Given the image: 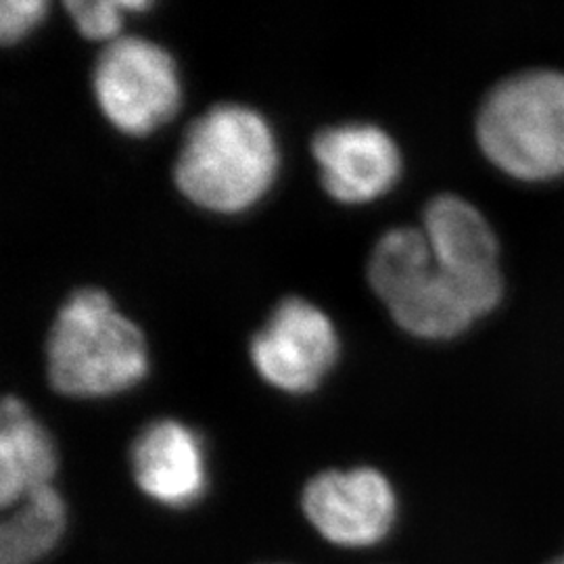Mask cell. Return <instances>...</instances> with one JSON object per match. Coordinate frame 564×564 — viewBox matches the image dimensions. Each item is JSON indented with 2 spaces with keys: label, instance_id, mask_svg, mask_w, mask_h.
<instances>
[{
  "label": "cell",
  "instance_id": "obj_1",
  "mask_svg": "<svg viewBox=\"0 0 564 564\" xmlns=\"http://www.w3.org/2000/svg\"><path fill=\"white\" fill-rule=\"evenodd\" d=\"M368 282L405 333L445 341L494 312L505 282H473L442 268L423 228L400 226L381 235L368 260Z\"/></svg>",
  "mask_w": 564,
  "mask_h": 564
},
{
  "label": "cell",
  "instance_id": "obj_2",
  "mask_svg": "<svg viewBox=\"0 0 564 564\" xmlns=\"http://www.w3.org/2000/svg\"><path fill=\"white\" fill-rule=\"evenodd\" d=\"M279 172V147L256 109L220 102L191 121L174 163L182 195L216 214H239L262 199Z\"/></svg>",
  "mask_w": 564,
  "mask_h": 564
},
{
  "label": "cell",
  "instance_id": "obj_3",
  "mask_svg": "<svg viewBox=\"0 0 564 564\" xmlns=\"http://www.w3.org/2000/svg\"><path fill=\"white\" fill-rule=\"evenodd\" d=\"M149 370L141 328L101 289L74 291L46 339L48 383L67 398H109L141 383Z\"/></svg>",
  "mask_w": 564,
  "mask_h": 564
},
{
  "label": "cell",
  "instance_id": "obj_4",
  "mask_svg": "<svg viewBox=\"0 0 564 564\" xmlns=\"http://www.w3.org/2000/svg\"><path fill=\"white\" fill-rule=\"evenodd\" d=\"M485 158L510 178L564 176V72L529 69L500 82L477 116Z\"/></svg>",
  "mask_w": 564,
  "mask_h": 564
},
{
  "label": "cell",
  "instance_id": "obj_5",
  "mask_svg": "<svg viewBox=\"0 0 564 564\" xmlns=\"http://www.w3.org/2000/svg\"><path fill=\"white\" fill-rule=\"evenodd\" d=\"M93 90L107 120L142 137L172 120L181 107V80L172 55L141 36L107 42L93 69Z\"/></svg>",
  "mask_w": 564,
  "mask_h": 564
},
{
  "label": "cell",
  "instance_id": "obj_6",
  "mask_svg": "<svg viewBox=\"0 0 564 564\" xmlns=\"http://www.w3.org/2000/svg\"><path fill=\"white\" fill-rule=\"evenodd\" d=\"M302 512L314 533L341 550L383 544L400 519V498L375 466L328 468L303 485Z\"/></svg>",
  "mask_w": 564,
  "mask_h": 564
},
{
  "label": "cell",
  "instance_id": "obj_7",
  "mask_svg": "<svg viewBox=\"0 0 564 564\" xmlns=\"http://www.w3.org/2000/svg\"><path fill=\"white\" fill-rule=\"evenodd\" d=\"M249 356L265 383L302 395L323 383L337 362L339 337L318 305L284 297L253 335Z\"/></svg>",
  "mask_w": 564,
  "mask_h": 564
},
{
  "label": "cell",
  "instance_id": "obj_8",
  "mask_svg": "<svg viewBox=\"0 0 564 564\" xmlns=\"http://www.w3.org/2000/svg\"><path fill=\"white\" fill-rule=\"evenodd\" d=\"M312 155L321 167L324 191L341 203H368L383 197L402 174V153L375 123L351 121L316 132Z\"/></svg>",
  "mask_w": 564,
  "mask_h": 564
},
{
  "label": "cell",
  "instance_id": "obj_9",
  "mask_svg": "<svg viewBox=\"0 0 564 564\" xmlns=\"http://www.w3.org/2000/svg\"><path fill=\"white\" fill-rule=\"evenodd\" d=\"M130 468L142 494L167 510H188L209 489L203 437L176 419L142 426L130 447Z\"/></svg>",
  "mask_w": 564,
  "mask_h": 564
},
{
  "label": "cell",
  "instance_id": "obj_10",
  "mask_svg": "<svg viewBox=\"0 0 564 564\" xmlns=\"http://www.w3.org/2000/svg\"><path fill=\"white\" fill-rule=\"evenodd\" d=\"M423 230L433 256L447 272L473 282H505L500 242L484 214L458 195L445 193L424 207Z\"/></svg>",
  "mask_w": 564,
  "mask_h": 564
},
{
  "label": "cell",
  "instance_id": "obj_11",
  "mask_svg": "<svg viewBox=\"0 0 564 564\" xmlns=\"http://www.w3.org/2000/svg\"><path fill=\"white\" fill-rule=\"evenodd\" d=\"M57 449L51 433L21 400L7 395L0 405V505L4 510L25 496L51 487Z\"/></svg>",
  "mask_w": 564,
  "mask_h": 564
},
{
  "label": "cell",
  "instance_id": "obj_12",
  "mask_svg": "<svg viewBox=\"0 0 564 564\" xmlns=\"http://www.w3.org/2000/svg\"><path fill=\"white\" fill-rule=\"evenodd\" d=\"M67 502L51 485L9 508L0 527V564H39L67 533Z\"/></svg>",
  "mask_w": 564,
  "mask_h": 564
},
{
  "label": "cell",
  "instance_id": "obj_13",
  "mask_svg": "<svg viewBox=\"0 0 564 564\" xmlns=\"http://www.w3.org/2000/svg\"><path fill=\"white\" fill-rule=\"evenodd\" d=\"M151 2L147 0H69L65 2L67 13L76 23L78 32L93 41L120 39L121 23L126 13L144 11Z\"/></svg>",
  "mask_w": 564,
  "mask_h": 564
},
{
  "label": "cell",
  "instance_id": "obj_14",
  "mask_svg": "<svg viewBox=\"0 0 564 564\" xmlns=\"http://www.w3.org/2000/svg\"><path fill=\"white\" fill-rule=\"evenodd\" d=\"M44 0H4L0 4V39L7 44L28 36L46 15Z\"/></svg>",
  "mask_w": 564,
  "mask_h": 564
},
{
  "label": "cell",
  "instance_id": "obj_15",
  "mask_svg": "<svg viewBox=\"0 0 564 564\" xmlns=\"http://www.w3.org/2000/svg\"><path fill=\"white\" fill-rule=\"evenodd\" d=\"M550 564H564V554L563 556H558V558H556V561H552V563Z\"/></svg>",
  "mask_w": 564,
  "mask_h": 564
}]
</instances>
